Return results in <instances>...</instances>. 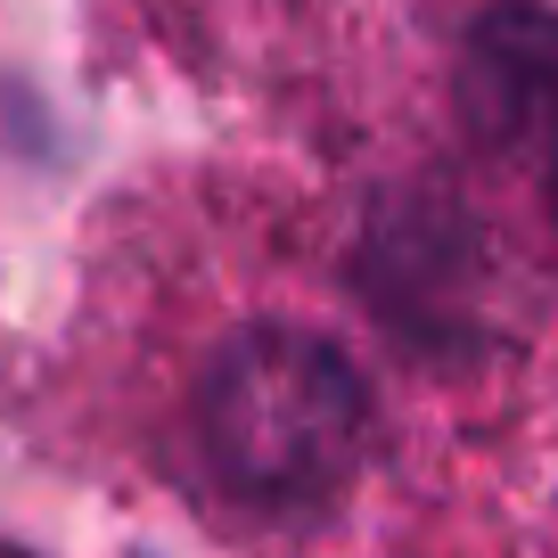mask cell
Segmentation results:
<instances>
[{"mask_svg": "<svg viewBox=\"0 0 558 558\" xmlns=\"http://www.w3.org/2000/svg\"><path fill=\"white\" fill-rule=\"evenodd\" d=\"M460 107L485 140L534 157L558 190V9H534V0L485 9L460 58Z\"/></svg>", "mask_w": 558, "mask_h": 558, "instance_id": "obj_2", "label": "cell"}, {"mask_svg": "<svg viewBox=\"0 0 558 558\" xmlns=\"http://www.w3.org/2000/svg\"><path fill=\"white\" fill-rule=\"evenodd\" d=\"M197 469L255 518H320L369 452V386L329 337L255 320L197 378Z\"/></svg>", "mask_w": 558, "mask_h": 558, "instance_id": "obj_1", "label": "cell"}, {"mask_svg": "<svg viewBox=\"0 0 558 558\" xmlns=\"http://www.w3.org/2000/svg\"><path fill=\"white\" fill-rule=\"evenodd\" d=\"M0 558H34V550H17V542H0Z\"/></svg>", "mask_w": 558, "mask_h": 558, "instance_id": "obj_3", "label": "cell"}]
</instances>
